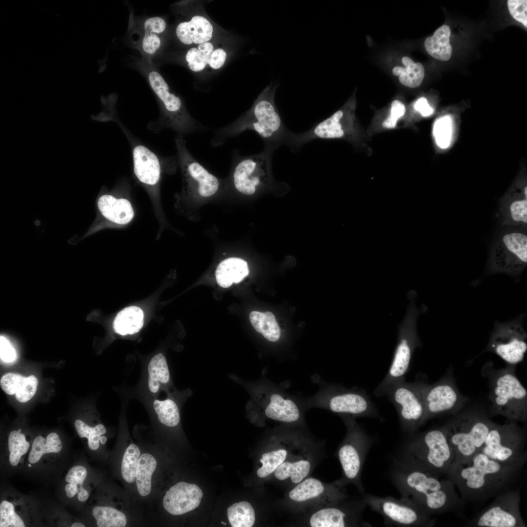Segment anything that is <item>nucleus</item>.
<instances>
[{
  "mask_svg": "<svg viewBox=\"0 0 527 527\" xmlns=\"http://www.w3.org/2000/svg\"><path fill=\"white\" fill-rule=\"evenodd\" d=\"M527 460L502 463L480 452L465 462L453 461L446 477L453 483L465 504H482L518 487Z\"/></svg>",
  "mask_w": 527,
  "mask_h": 527,
  "instance_id": "f257e3e1",
  "label": "nucleus"
},
{
  "mask_svg": "<svg viewBox=\"0 0 527 527\" xmlns=\"http://www.w3.org/2000/svg\"><path fill=\"white\" fill-rule=\"evenodd\" d=\"M389 477L401 494L428 514H439L462 510L465 503L453 483L447 478L432 474L396 459Z\"/></svg>",
  "mask_w": 527,
  "mask_h": 527,
  "instance_id": "f03ea898",
  "label": "nucleus"
},
{
  "mask_svg": "<svg viewBox=\"0 0 527 527\" xmlns=\"http://www.w3.org/2000/svg\"><path fill=\"white\" fill-rule=\"evenodd\" d=\"M279 84L271 83L255 100L251 107L232 122L215 130L210 141L212 147L224 144L231 138L246 130L256 132L264 147L275 151L286 145L290 131L285 127L276 106L275 94Z\"/></svg>",
  "mask_w": 527,
  "mask_h": 527,
  "instance_id": "7ed1b4c3",
  "label": "nucleus"
},
{
  "mask_svg": "<svg viewBox=\"0 0 527 527\" xmlns=\"http://www.w3.org/2000/svg\"><path fill=\"white\" fill-rule=\"evenodd\" d=\"M411 436L395 459L412 467L443 477L454 461V454L448 441L445 426Z\"/></svg>",
  "mask_w": 527,
  "mask_h": 527,
  "instance_id": "20e7f679",
  "label": "nucleus"
},
{
  "mask_svg": "<svg viewBox=\"0 0 527 527\" xmlns=\"http://www.w3.org/2000/svg\"><path fill=\"white\" fill-rule=\"evenodd\" d=\"M514 365H508L488 374L492 415H500L515 422L527 421V392L515 375Z\"/></svg>",
  "mask_w": 527,
  "mask_h": 527,
  "instance_id": "39448f33",
  "label": "nucleus"
},
{
  "mask_svg": "<svg viewBox=\"0 0 527 527\" xmlns=\"http://www.w3.org/2000/svg\"><path fill=\"white\" fill-rule=\"evenodd\" d=\"M248 408L284 426H297L304 422L305 403L300 402L281 387L265 382L250 387Z\"/></svg>",
  "mask_w": 527,
  "mask_h": 527,
  "instance_id": "423d86ee",
  "label": "nucleus"
},
{
  "mask_svg": "<svg viewBox=\"0 0 527 527\" xmlns=\"http://www.w3.org/2000/svg\"><path fill=\"white\" fill-rule=\"evenodd\" d=\"M445 425L454 461L463 462L480 452L495 423L486 415L474 411L457 413Z\"/></svg>",
  "mask_w": 527,
  "mask_h": 527,
  "instance_id": "0eeeda50",
  "label": "nucleus"
},
{
  "mask_svg": "<svg viewBox=\"0 0 527 527\" xmlns=\"http://www.w3.org/2000/svg\"><path fill=\"white\" fill-rule=\"evenodd\" d=\"M304 403L306 408H322L340 417L380 418L377 408L366 392L358 388L349 389L337 384H323L318 392Z\"/></svg>",
  "mask_w": 527,
  "mask_h": 527,
  "instance_id": "6e6552de",
  "label": "nucleus"
},
{
  "mask_svg": "<svg viewBox=\"0 0 527 527\" xmlns=\"http://www.w3.org/2000/svg\"><path fill=\"white\" fill-rule=\"evenodd\" d=\"M420 313L414 300L411 301L398 328V342L389 370L374 391L376 396H385L391 386L405 380V376L408 370L413 353L420 345L417 331V321Z\"/></svg>",
  "mask_w": 527,
  "mask_h": 527,
  "instance_id": "1a4fd4ad",
  "label": "nucleus"
},
{
  "mask_svg": "<svg viewBox=\"0 0 527 527\" xmlns=\"http://www.w3.org/2000/svg\"><path fill=\"white\" fill-rule=\"evenodd\" d=\"M346 427L345 436L337 449L344 485L353 484L363 493L361 474L366 456L372 446V438L356 422L355 418L341 416Z\"/></svg>",
  "mask_w": 527,
  "mask_h": 527,
  "instance_id": "9d476101",
  "label": "nucleus"
},
{
  "mask_svg": "<svg viewBox=\"0 0 527 527\" xmlns=\"http://www.w3.org/2000/svg\"><path fill=\"white\" fill-rule=\"evenodd\" d=\"M275 150L264 147L256 154L242 156L235 150L232 155L231 182L233 188L238 193L254 195L260 189L271 184V165Z\"/></svg>",
  "mask_w": 527,
  "mask_h": 527,
  "instance_id": "9b49d317",
  "label": "nucleus"
},
{
  "mask_svg": "<svg viewBox=\"0 0 527 527\" xmlns=\"http://www.w3.org/2000/svg\"><path fill=\"white\" fill-rule=\"evenodd\" d=\"M362 493L366 506L380 514L387 526L431 527L435 524L436 520L431 515L409 500Z\"/></svg>",
  "mask_w": 527,
  "mask_h": 527,
  "instance_id": "f8f14e48",
  "label": "nucleus"
},
{
  "mask_svg": "<svg viewBox=\"0 0 527 527\" xmlns=\"http://www.w3.org/2000/svg\"><path fill=\"white\" fill-rule=\"evenodd\" d=\"M526 435L517 422L496 423L490 430L481 451L490 459L505 463L527 459Z\"/></svg>",
  "mask_w": 527,
  "mask_h": 527,
  "instance_id": "ddd939ff",
  "label": "nucleus"
},
{
  "mask_svg": "<svg viewBox=\"0 0 527 527\" xmlns=\"http://www.w3.org/2000/svg\"><path fill=\"white\" fill-rule=\"evenodd\" d=\"M527 264V235L521 230H508L500 234L491 249L489 270L491 273L518 275Z\"/></svg>",
  "mask_w": 527,
  "mask_h": 527,
  "instance_id": "4468645a",
  "label": "nucleus"
},
{
  "mask_svg": "<svg viewBox=\"0 0 527 527\" xmlns=\"http://www.w3.org/2000/svg\"><path fill=\"white\" fill-rule=\"evenodd\" d=\"M422 382L405 380L391 386L385 394L397 411L402 430L408 434L423 425L425 407Z\"/></svg>",
  "mask_w": 527,
  "mask_h": 527,
  "instance_id": "2eb2a0df",
  "label": "nucleus"
},
{
  "mask_svg": "<svg viewBox=\"0 0 527 527\" xmlns=\"http://www.w3.org/2000/svg\"><path fill=\"white\" fill-rule=\"evenodd\" d=\"M501 493L466 525L477 527H526L520 511L521 486Z\"/></svg>",
  "mask_w": 527,
  "mask_h": 527,
  "instance_id": "dca6fc26",
  "label": "nucleus"
},
{
  "mask_svg": "<svg viewBox=\"0 0 527 527\" xmlns=\"http://www.w3.org/2000/svg\"><path fill=\"white\" fill-rule=\"evenodd\" d=\"M338 480L327 484L312 477H307L291 488L285 497L286 505L301 510L308 506L320 507L339 502L348 498L345 486Z\"/></svg>",
  "mask_w": 527,
  "mask_h": 527,
  "instance_id": "f3484780",
  "label": "nucleus"
},
{
  "mask_svg": "<svg viewBox=\"0 0 527 527\" xmlns=\"http://www.w3.org/2000/svg\"><path fill=\"white\" fill-rule=\"evenodd\" d=\"M147 77L152 89L163 104L169 126L181 135L207 129L189 114L182 100L170 91L167 83L159 72L150 70Z\"/></svg>",
  "mask_w": 527,
  "mask_h": 527,
  "instance_id": "a211bd4d",
  "label": "nucleus"
},
{
  "mask_svg": "<svg viewBox=\"0 0 527 527\" xmlns=\"http://www.w3.org/2000/svg\"><path fill=\"white\" fill-rule=\"evenodd\" d=\"M527 335L523 324V316L495 324L486 351L495 353L508 365L521 362L527 350Z\"/></svg>",
  "mask_w": 527,
  "mask_h": 527,
  "instance_id": "6ab92c4d",
  "label": "nucleus"
},
{
  "mask_svg": "<svg viewBox=\"0 0 527 527\" xmlns=\"http://www.w3.org/2000/svg\"><path fill=\"white\" fill-rule=\"evenodd\" d=\"M319 507L310 514L307 524L311 527H371L362 519L366 504L360 499L348 500Z\"/></svg>",
  "mask_w": 527,
  "mask_h": 527,
  "instance_id": "aec40b11",
  "label": "nucleus"
},
{
  "mask_svg": "<svg viewBox=\"0 0 527 527\" xmlns=\"http://www.w3.org/2000/svg\"><path fill=\"white\" fill-rule=\"evenodd\" d=\"M425 407L423 425L428 420L445 413H458L466 401L451 380L443 378L429 385L422 382Z\"/></svg>",
  "mask_w": 527,
  "mask_h": 527,
  "instance_id": "412c9836",
  "label": "nucleus"
},
{
  "mask_svg": "<svg viewBox=\"0 0 527 527\" xmlns=\"http://www.w3.org/2000/svg\"><path fill=\"white\" fill-rule=\"evenodd\" d=\"M178 160L189 183L192 185L197 194L201 197L208 198L216 195L219 191L221 182L219 178L210 173L190 153L186 147L185 141L182 135L175 138Z\"/></svg>",
  "mask_w": 527,
  "mask_h": 527,
  "instance_id": "4be33fe9",
  "label": "nucleus"
},
{
  "mask_svg": "<svg viewBox=\"0 0 527 527\" xmlns=\"http://www.w3.org/2000/svg\"><path fill=\"white\" fill-rule=\"evenodd\" d=\"M284 429L279 446L272 450L262 455V466L257 470L260 478H265L274 473L277 468L295 452L309 442L303 435L295 429Z\"/></svg>",
  "mask_w": 527,
  "mask_h": 527,
  "instance_id": "5701e85b",
  "label": "nucleus"
},
{
  "mask_svg": "<svg viewBox=\"0 0 527 527\" xmlns=\"http://www.w3.org/2000/svg\"><path fill=\"white\" fill-rule=\"evenodd\" d=\"M308 443L295 452L275 470L276 479L291 488L307 478L314 466V460Z\"/></svg>",
  "mask_w": 527,
  "mask_h": 527,
  "instance_id": "b1692460",
  "label": "nucleus"
},
{
  "mask_svg": "<svg viewBox=\"0 0 527 527\" xmlns=\"http://www.w3.org/2000/svg\"><path fill=\"white\" fill-rule=\"evenodd\" d=\"M203 496V492L197 485L180 482L166 491L162 504L170 514L182 515L196 508Z\"/></svg>",
  "mask_w": 527,
  "mask_h": 527,
  "instance_id": "393cba45",
  "label": "nucleus"
},
{
  "mask_svg": "<svg viewBox=\"0 0 527 527\" xmlns=\"http://www.w3.org/2000/svg\"><path fill=\"white\" fill-rule=\"evenodd\" d=\"M215 28L205 16L197 14L190 20L182 21L176 26L175 33L178 39L186 45H199L210 41Z\"/></svg>",
  "mask_w": 527,
  "mask_h": 527,
  "instance_id": "a878e982",
  "label": "nucleus"
},
{
  "mask_svg": "<svg viewBox=\"0 0 527 527\" xmlns=\"http://www.w3.org/2000/svg\"><path fill=\"white\" fill-rule=\"evenodd\" d=\"M134 171L138 180L148 185L159 181L161 172V164L156 155L142 145H137L133 150Z\"/></svg>",
  "mask_w": 527,
  "mask_h": 527,
  "instance_id": "bb28decb",
  "label": "nucleus"
},
{
  "mask_svg": "<svg viewBox=\"0 0 527 527\" xmlns=\"http://www.w3.org/2000/svg\"><path fill=\"white\" fill-rule=\"evenodd\" d=\"M98 207L105 218L119 224L129 223L134 215L129 201L123 198L117 199L110 195L101 196L98 200Z\"/></svg>",
  "mask_w": 527,
  "mask_h": 527,
  "instance_id": "cd10ccee",
  "label": "nucleus"
},
{
  "mask_svg": "<svg viewBox=\"0 0 527 527\" xmlns=\"http://www.w3.org/2000/svg\"><path fill=\"white\" fill-rule=\"evenodd\" d=\"M248 273L246 261L241 258H229L219 264L215 275L218 284L223 288H227L233 283L241 282Z\"/></svg>",
  "mask_w": 527,
  "mask_h": 527,
  "instance_id": "c85d7f7f",
  "label": "nucleus"
},
{
  "mask_svg": "<svg viewBox=\"0 0 527 527\" xmlns=\"http://www.w3.org/2000/svg\"><path fill=\"white\" fill-rule=\"evenodd\" d=\"M501 218L503 225L526 227L527 197H511L501 202Z\"/></svg>",
  "mask_w": 527,
  "mask_h": 527,
  "instance_id": "c756f323",
  "label": "nucleus"
},
{
  "mask_svg": "<svg viewBox=\"0 0 527 527\" xmlns=\"http://www.w3.org/2000/svg\"><path fill=\"white\" fill-rule=\"evenodd\" d=\"M166 27L165 21L160 17H150L144 21L140 46L145 55H153L159 50L162 45L160 35Z\"/></svg>",
  "mask_w": 527,
  "mask_h": 527,
  "instance_id": "7c9ffc66",
  "label": "nucleus"
},
{
  "mask_svg": "<svg viewBox=\"0 0 527 527\" xmlns=\"http://www.w3.org/2000/svg\"><path fill=\"white\" fill-rule=\"evenodd\" d=\"M450 28L447 25L438 28L432 36L427 38L424 42L426 52L433 58L442 61H447L452 55V48L450 43Z\"/></svg>",
  "mask_w": 527,
  "mask_h": 527,
  "instance_id": "2f4dec72",
  "label": "nucleus"
},
{
  "mask_svg": "<svg viewBox=\"0 0 527 527\" xmlns=\"http://www.w3.org/2000/svg\"><path fill=\"white\" fill-rule=\"evenodd\" d=\"M216 48L210 41L192 47L187 50L185 56L189 68L194 72L203 70L207 65L215 69L216 62L213 52Z\"/></svg>",
  "mask_w": 527,
  "mask_h": 527,
  "instance_id": "473e14b6",
  "label": "nucleus"
},
{
  "mask_svg": "<svg viewBox=\"0 0 527 527\" xmlns=\"http://www.w3.org/2000/svg\"><path fill=\"white\" fill-rule=\"evenodd\" d=\"M143 312L140 307H126L117 314L114 322V330L122 335L137 333L143 325Z\"/></svg>",
  "mask_w": 527,
  "mask_h": 527,
  "instance_id": "72a5a7b5",
  "label": "nucleus"
},
{
  "mask_svg": "<svg viewBox=\"0 0 527 527\" xmlns=\"http://www.w3.org/2000/svg\"><path fill=\"white\" fill-rule=\"evenodd\" d=\"M405 67L395 66L392 73L399 77L400 82L405 86L414 88L419 87L425 76V69L420 62H415L408 57L402 59Z\"/></svg>",
  "mask_w": 527,
  "mask_h": 527,
  "instance_id": "f704fd0d",
  "label": "nucleus"
},
{
  "mask_svg": "<svg viewBox=\"0 0 527 527\" xmlns=\"http://www.w3.org/2000/svg\"><path fill=\"white\" fill-rule=\"evenodd\" d=\"M249 320L254 329L270 342L278 341L281 336V330L275 317L271 312L252 311Z\"/></svg>",
  "mask_w": 527,
  "mask_h": 527,
  "instance_id": "c9c22d12",
  "label": "nucleus"
},
{
  "mask_svg": "<svg viewBox=\"0 0 527 527\" xmlns=\"http://www.w3.org/2000/svg\"><path fill=\"white\" fill-rule=\"evenodd\" d=\"M157 466V461L152 455L146 453L140 456L136 471V484L138 492L142 497L147 496L151 492L152 476Z\"/></svg>",
  "mask_w": 527,
  "mask_h": 527,
  "instance_id": "e433bc0d",
  "label": "nucleus"
},
{
  "mask_svg": "<svg viewBox=\"0 0 527 527\" xmlns=\"http://www.w3.org/2000/svg\"><path fill=\"white\" fill-rule=\"evenodd\" d=\"M148 388L152 393H156L161 385L167 384L170 380V373L164 355L160 353L151 359L148 365Z\"/></svg>",
  "mask_w": 527,
  "mask_h": 527,
  "instance_id": "4c0bfd02",
  "label": "nucleus"
},
{
  "mask_svg": "<svg viewBox=\"0 0 527 527\" xmlns=\"http://www.w3.org/2000/svg\"><path fill=\"white\" fill-rule=\"evenodd\" d=\"M87 474L86 468L81 466H73L69 470L65 478L68 484L64 488L68 497L72 498L77 494L79 501L84 502L88 499L89 493L83 487Z\"/></svg>",
  "mask_w": 527,
  "mask_h": 527,
  "instance_id": "58836bf2",
  "label": "nucleus"
},
{
  "mask_svg": "<svg viewBox=\"0 0 527 527\" xmlns=\"http://www.w3.org/2000/svg\"><path fill=\"white\" fill-rule=\"evenodd\" d=\"M61 449V442L56 433H50L45 439L41 436H37L33 442L28 461L31 464H35L40 461L43 454L58 453Z\"/></svg>",
  "mask_w": 527,
  "mask_h": 527,
  "instance_id": "ea45409f",
  "label": "nucleus"
},
{
  "mask_svg": "<svg viewBox=\"0 0 527 527\" xmlns=\"http://www.w3.org/2000/svg\"><path fill=\"white\" fill-rule=\"evenodd\" d=\"M228 521L232 527H251L255 522L254 508L248 502L235 503L227 510Z\"/></svg>",
  "mask_w": 527,
  "mask_h": 527,
  "instance_id": "a19ab883",
  "label": "nucleus"
},
{
  "mask_svg": "<svg viewBox=\"0 0 527 527\" xmlns=\"http://www.w3.org/2000/svg\"><path fill=\"white\" fill-rule=\"evenodd\" d=\"M92 514L98 527H124L127 524L125 514L110 507H95Z\"/></svg>",
  "mask_w": 527,
  "mask_h": 527,
  "instance_id": "79ce46f5",
  "label": "nucleus"
},
{
  "mask_svg": "<svg viewBox=\"0 0 527 527\" xmlns=\"http://www.w3.org/2000/svg\"><path fill=\"white\" fill-rule=\"evenodd\" d=\"M153 407L159 421L163 425L174 427L179 424L180 420L179 409L173 400L169 399L163 401L156 400L153 403Z\"/></svg>",
  "mask_w": 527,
  "mask_h": 527,
  "instance_id": "37998d69",
  "label": "nucleus"
},
{
  "mask_svg": "<svg viewBox=\"0 0 527 527\" xmlns=\"http://www.w3.org/2000/svg\"><path fill=\"white\" fill-rule=\"evenodd\" d=\"M140 453L139 448L134 444H130L124 453L121 465V474L123 480L128 483H133L136 480Z\"/></svg>",
  "mask_w": 527,
  "mask_h": 527,
  "instance_id": "c03bdc74",
  "label": "nucleus"
},
{
  "mask_svg": "<svg viewBox=\"0 0 527 527\" xmlns=\"http://www.w3.org/2000/svg\"><path fill=\"white\" fill-rule=\"evenodd\" d=\"M29 447V443L26 440L23 434L18 430L11 431L8 437L9 460L10 464L16 466L21 456L27 452Z\"/></svg>",
  "mask_w": 527,
  "mask_h": 527,
  "instance_id": "a18cd8bd",
  "label": "nucleus"
},
{
  "mask_svg": "<svg viewBox=\"0 0 527 527\" xmlns=\"http://www.w3.org/2000/svg\"><path fill=\"white\" fill-rule=\"evenodd\" d=\"M75 426L81 438H87L88 445L91 450H97L100 446V439L106 433V429L102 424H99L92 427L81 420H76Z\"/></svg>",
  "mask_w": 527,
  "mask_h": 527,
  "instance_id": "49530a36",
  "label": "nucleus"
},
{
  "mask_svg": "<svg viewBox=\"0 0 527 527\" xmlns=\"http://www.w3.org/2000/svg\"><path fill=\"white\" fill-rule=\"evenodd\" d=\"M433 131L438 146L442 149L447 148L450 144L452 133L451 117L446 115L438 118L434 123Z\"/></svg>",
  "mask_w": 527,
  "mask_h": 527,
  "instance_id": "de8ad7c7",
  "label": "nucleus"
},
{
  "mask_svg": "<svg viewBox=\"0 0 527 527\" xmlns=\"http://www.w3.org/2000/svg\"><path fill=\"white\" fill-rule=\"evenodd\" d=\"M0 527H24L21 519L15 512L13 505L6 500L0 504Z\"/></svg>",
  "mask_w": 527,
  "mask_h": 527,
  "instance_id": "09e8293b",
  "label": "nucleus"
},
{
  "mask_svg": "<svg viewBox=\"0 0 527 527\" xmlns=\"http://www.w3.org/2000/svg\"><path fill=\"white\" fill-rule=\"evenodd\" d=\"M26 377L15 373H7L0 379L2 389L8 395H14L19 390Z\"/></svg>",
  "mask_w": 527,
  "mask_h": 527,
  "instance_id": "8fccbe9b",
  "label": "nucleus"
},
{
  "mask_svg": "<svg viewBox=\"0 0 527 527\" xmlns=\"http://www.w3.org/2000/svg\"><path fill=\"white\" fill-rule=\"evenodd\" d=\"M38 385V380L35 376L26 377L20 388L15 394L16 399L21 403L29 401L35 394Z\"/></svg>",
  "mask_w": 527,
  "mask_h": 527,
  "instance_id": "3c124183",
  "label": "nucleus"
},
{
  "mask_svg": "<svg viewBox=\"0 0 527 527\" xmlns=\"http://www.w3.org/2000/svg\"><path fill=\"white\" fill-rule=\"evenodd\" d=\"M507 3L509 12L512 17L527 28V0H508Z\"/></svg>",
  "mask_w": 527,
  "mask_h": 527,
  "instance_id": "603ef678",
  "label": "nucleus"
},
{
  "mask_svg": "<svg viewBox=\"0 0 527 527\" xmlns=\"http://www.w3.org/2000/svg\"><path fill=\"white\" fill-rule=\"evenodd\" d=\"M405 113V107L403 103L399 100H395L391 103L390 114L384 122L383 125L388 129L396 127L398 119L403 117Z\"/></svg>",
  "mask_w": 527,
  "mask_h": 527,
  "instance_id": "864d4df0",
  "label": "nucleus"
},
{
  "mask_svg": "<svg viewBox=\"0 0 527 527\" xmlns=\"http://www.w3.org/2000/svg\"><path fill=\"white\" fill-rule=\"evenodd\" d=\"M0 359L5 363L13 362L17 357L15 349L10 342L3 336L0 337Z\"/></svg>",
  "mask_w": 527,
  "mask_h": 527,
  "instance_id": "5fc2aeb1",
  "label": "nucleus"
},
{
  "mask_svg": "<svg viewBox=\"0 0 527 527\" xmlns=\"http://www.w3.org/2000/svg\"><path fill=\"white\" fill-rule=\"evenodd\" d=\"M414 108L424 117L429 116L433 113V109L429 106L425 97H421L416 101Z\"/></svg>",
  "mask_w": 527,
  "mask_h": 527,
  "instance_id": "6e6d98bb",
  "label": "nucleus"
},
{
  "mask_svg": "<svg viewBox=\"0 0 527 527\" xmlns=\"http://www.w3.org/2000/svg\"><path fill=\"white\" fill-rule=\"evenodd\" d=\"M106 441H107V438L105 436H101L100 439V442L101 444H102V445L105 444L106 443Z\"/></svg>",
  "mask_w": 527,
  "mask_h": 527,
  "instance_id": "4d7b16f0",
  "label": "nucleus"
},
{
  "mask_svg": "<svg viewBox=\"0 0 527 527\" xmlns=\"http://www.w3.org/2000/svg\"><path fill=\"white\" fill-rule=\"evenodd\" d=\"M71 527H84L85 526L83 524H81V523L76 522V523H75L71 525Z\"/></svg>",
  "mask_w": 527,
  "mask_h": 527,
  "instance_id": "13d9d810",
  "label": "nucleus"
},
{
  "mask_svg": "<svg viewBox=\"0 0 527 527\" xmlns=\"http://www.w3.org/2000/svg\"><path fill=\"white\" fill-rule=\"evenodd\" d=\"M18 431H19V432H21V430L20 429H19L18 430Z\"/></svg>",
  "mask_w": 527,
  "mask_h": 527,
  "instance_id": "bf43d9fd",
  "label": "nucleus"
},
{
  "mask_svg": "<svg viewBox=\"0 0 527 527\" xmlns=\"http://www.w3.org/2000/svg\"><path fill=\"white\" fill-rule=\"evenodd\" d=\"M28 466H31V465L30 464V465H29Z\"/></svg>",
  "mask_w": 527,
  "mask_h": 527,
  "instance_id": "052dcab7",
  "label": "nucleus"
}]
</instances>
